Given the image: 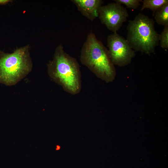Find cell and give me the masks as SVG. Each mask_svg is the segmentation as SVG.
Listing matches in <instances>:
<instances>
[{
    "label": "cell",
    "instance_id": "obj_4",
    "mask_svg": "<svg viewBox=\"0 0 168 168\" xmlns=\"http://www.w3.org/2000/svg\"><path fill=\"white\" fill-rule=\"evenodd\" d=\"M27 45L12 53H0V83L14 85L31 71L32 63Z\"/></svg>",
    "mask_w": 168,
    "mask_h": 168
},
{
    "label": "cell",
    "instance_id": "obj_12",
    "mask_svg": "<svg viewBox=\"0 0 168 168\" xmlns=\"http://www.w3.org/2000/svg\"><path fill=\"white\" fill-rule=\"evenodd\" d=\"M12 1L10 0H0V4H6Z\"/></svg>",
    "mask_w": 168,
    "mask_h": 168
},
{
    "label": "cell",
    "instance_id": "obj_13",
    "mask_svg": "<svg viewBox=\"0 0 168 168\" xmlns=\"http://www.w3.org/2000/svg\"><path fill=\"white\" fill-rule=\"evenodd\" d=\"M57 148H56V150H58L60 148V147L59 146H57Z\"/></svg>",
    "mask_w": 168,
    "mask_h": 168
},
{
    "label": "cell",
    "instance_id": "obj_9",
    "mask_svg": "<svg viewBox=\"0 0 168 168\" xmlns=\"http://www.w3.org/2000/svg\"><path fill=\"white\" fill-rule=\"evenodd\" d=\"M141 10L148 8L152 10L154 15L156 12L166 3L168 2V0H144Z\"/></svg>",
    "mask_w": 168,
    "mask_h": 168
},
{
    "label": "cell",
    "instance_id": "obj_11",
    "mask_svg": "<svg viewBox=\"0 0 168 168\" xmlns=\"http://www.w3.org/2000/svg\"><path fill=\"white\" fill-rule=\"evenodd\" d=\"M160 45L163 49H168V26H164L162 31L159 34Z\"/></svg>",
    "mask_w": 168,
    "mask_h": 168
},
{
    "label": "cell",
    "instance_id": "obj_10",
    "mask_svg": "<svg viewBox=\"0 0 168 168\" xmlns=\"http://www.w3.org/2000/svg\"><path fill=\"white\" fill-rule=\"evenodd\" d=\"M115 2L121 5H125L129 9H135L141 5L142 0H114Z\"/></svg>",
    "mask_w": 168,
    "mask_h": 168
},
{
    "label": "cell",
    "instance_id": "obj_5",
    "mask_svg": "<svg viewBox=\"0 0 168 168\" xmlns=\"http://www.w3.org/2000/svg\"><path fill=\"white\" fill-rule=\"evenodd\" d=\"M107 45L111 60L114 65L125 66L130 64L135 56V51L127 40L117 32L108 36Z\"/></svg>",
    "mask_w": 168,
    "mask_h": 168
},
{
    "label": "cell",
    "instance_id": "obj_8",
    "mask_svg": "<svg viewBox=\"0 0 168 168\" xmlns=\"http://www.w3.org/2000/svg\"><path fill=\"white\" fill-rule=\"evenodd\" d=\"M154 16L158 24L164 26H168V2L157 10Z\"/></svg>",
    "mask_w": 168,
    "mask_h": 168
},
{
    "label": "cell",
    "instance_id": "obj_6",
    "mask_svg": "<svg viewBox=\"0 0 168 168\" xmlns=\"http://www.w3.org/2000/svg\"><path fill=\"white\" fill-rule=\"evenodd\" d=\"M99 16L102 24L114 33L117 32L127 21L128 14L126 8L115 2L102 6Z\"/></svg>",
    "mask_w": 168,
    "mask_h": 168
},
{
    "label": "cell",
    "instance_id": "obj_7",
    "mask_svg": "<svg viewBox=\"0 0 168 168\" xmlns=\"http://www.w3.org/2000/svg\"><path fill=\"white\" fill-rule=\"evenodd\" d=\"M83 15L91 21L99 16L102 0H72Z\"/></svg>",
    "mask_w": 168,
    "mask_h": 168
},
{
    "label": "cell",
    "instance_id": "obj_3",
    "mask_svg": "<svg viewBox=\"0 0 168 168\" xmlns=\"http://www.w3.org/2000/svg\"><path fill=\"white\" fill-rule=\"evenodd\" d=\"M126 40L134 51L150 55L159 45V34L155 29L153 20L139 13L129 21Z\"/></svg>",
    "mask_w": 168,
    "mask_h": 168
},
{
    "label": "cell",
    "instance_id": "obj_2",
    "mask_svg": "<svg viewBox=\"0 0 168 168\" xmlns=\"http://www.w3.org/2000/svg\"><path fill=\"white\" fill-rule=\"evenodd\" d=\"M80 60L98 78L106 82L114 79L115 70L108 50L92 32L88 35L83 44Z\"/></svg>",
    "mask_w": 168,
    "mask_h": 168
},
{
    "label": "cell",
    "instance_id": "obj_1",
    "mask_svg": "<svg viewBox=\"0 0 168 168\" xmlns=\"http://www.w3.org/2000/svg\"><path fill=\"white\" fill-rule=\"evenodd\" d=\"M51 79L72 95L78 94L82 89L81 75L77 59L66 53L62 44L55 49L53 59L47 64Z\"/></svg>",
    "mask_w": 168,
    "mask_h": 168
}]
</instances>
